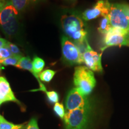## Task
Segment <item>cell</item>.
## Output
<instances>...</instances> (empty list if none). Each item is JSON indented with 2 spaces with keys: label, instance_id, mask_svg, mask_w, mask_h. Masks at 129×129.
Listing matches in <instances>:
<instances>
[{
  "label": "cell",
  "instance_id": "10",
  "mask_svg": "<svg viewBox=\"0 0 129 129\" xmlns=\"http://www.w3.org/2000/svg\"><path fill=\"white\" fill-rule=\"evenodd\" d=\"M110 4L108 0H98L92 8L83 12L82 19L85 21H88L98 18L101 16L102 17L107 16L109 13Z\"/></svg>",
  "mask_w": 129,
  "mask_h": 129
},
{
  "label": "cell",
  "instance_id": "18",
  "mask_svg": "<svg viewBox=\"0 0 129 129\" xmlns=\"http://www.w3.org/2000/svg\"><path fill=\"white\" fill-rule=\"evenodd\" d=\"M30 0H10L13 6L18 12H22L27 7Z\"/></svg>",
  "mask_w": 129,
  "mask_h": 129
},
{
  "label": "cell",
  "instance_id": "14",
  "mask_svg": "<svg viewBox=\"0 0 129 129\" xmlns=\"http://www.w3.org/2000/svg\"><path fill=\"white\" fill-rule=\"evenodd\" d=\"M112 28V27L111 25L109 17L107 16L105 17H103V18L102 19L99 24V27L98 28V30L99 32L105 35Z\"/></svg>",
  "mask_w": 129,
  "mask_h": 129
},
{
  "label": "cell",
  "instance_id": "20",
  "mask_svg": "<svg viewBox=\"0 0 129 129\" xmlns=\"http://www.w3.org/2000/svg\"><path fill=\"white\" fill-rule=\"evenodd\" d=\"M46 94V96L47 97V99L52 104H55L56 103H57L59 100V95L55 91H47L46 90L44 91Z\"/></svg>",
  "mask_w": 129,
  "mask_h": 129
},
{
  "label": "cell",
  "instance_id": "26",
  "mask_svg": "<svg viewBox=\"0 0 129 129\" xmlns=\"http://www.w3.org/2000/svg\"><path fill=\"white\" fill-rule=\"evenodd\" d=\"M4 69V67H3L2 64L0 63V71H1L3 70Z\"/></svg>",
  "mask_w": 129,
  "mask_h": 129
},
{
  "label": "cell",
  "instance_id": "23",
  "mask_svg": "<svg viewBox=\"0 0 129 129\" xmlns=\"http://www.w3.org/2000/svg\"><path fill=\"white\" fill-rule=\"evenodd\" d=\"M26 129H40L38 127L37 121L35 118H32L28 122Z\"/></svg>",
  "mask_w": 129,
  "mask_h": 129
},
{
  "label": "cell",
  "instance_id": "4",
  "mask_svg": "<svg viewBox=\"0 0 129 129\" xmlns=\"http://www.w3.org/2000/svg\"><path fill=\"white\" fill-rule=\"evenodd\" d=\"M91 108H80L67 111L63 118L65 129H86Z\"/></svg>",
  "mask_w": 129,
  "mask_h": 129
},
{
  "label": "cell",
  "instance_id": "21",
  "mask_svg": "<svg viewBox=\"0 0 129 129\" xmlns=\"http://www.w3.org/2000/svg\"><path fill=\"white\" fill-rule=\"evenodd\" d=\"M12 55V53L7 46V44H6V46H4L0 49V60L7 59V58L10 57Z\"/></svg>",
  "mask_w": 129,
  "mask_h": 129
},
{
  "label": "cell",
  "instance_id": "12",
  "mask_svg": "<svg viewBox=\"0 0 129 129\" xmlns=\"http://www.w3.org/2000/svg\"><path fill=\"white\" fill-rule=\"evenodd\" d=\"M16 67L18 68L22 69H25V70H27L28 71H29L32 75L35 77V78L37 79L38 81V83L40 84V89L39 90L41 91H44L46 90V87L44 86V85L41 83V81H40L39 78V76L36 75V74L35 73L34 71L33 68H32V61L30 60V57H22L20 59V60H19L18 64H17Z\"/></svg>",
  "mask_w": 129,
  "mask_h": 129
},
{
  "label": "cell",
  "instance_id": "16",
  "mask_svg": "<svg viewBox=\"0 0 129 129\" xmlns=\"http://www.w3.org/2000/svg\"><path fill=\"white\" fill-rule=\"evenodd\" d=\"M56 73V71L51 70V69H46L39 74V78L41 81L45 82V83H49L53 80Z\"/></svg>",
  "mask_w": 129,
  "mask_h": 129
},
{
  "label": "cell",
  "instance_id": "3",
  "mask_svg": "<svg viewBox=\"0 0 129 129\" xmlns=\"http://www.w3.org/2000/svg\"><path fill=\"white\" fill-rule=\"evenodd\" d=\"M74 84L81 93L87 96L96 86L94 73L85 66L75 67L74 74Z\"/></svg>",
  "mask_w": 129,
  "mask_h": 129
},
{
  "label": "cell",
  "instance_id": "24",
  "mask_svg": "<svg viewBox=\"0 0 129 129\" xmlns=\"http://www.w3.org/2000/svg\"><path fill=\"white\" fill-rule=\"evenodd\" d=\"M7 41L6 40H5L4 38H0V49L1 48L3 47L4 46H6V44H7Z\"/></svg>",
  "mask_w": 129,
  "mask_h": 129
},
{
  "label": "cell",
  "instance_id": "7",
  "mask_svg": "<svg viewBox=\"0 0 129 129\" xmlns=\"http://www.w3.org/2000/svg\"><path fill=\"white\" fill-rule=\"evenodd\" d=\"M104 43V48L102 50L112 46L129 47V32L118 28H112L105 34Z\"/></svg>",
  "mask_w": 129,
  "mask_h": 129
},
{
  "label": "cell",
  "instance_id": "11",
  "mask_svg": "<svg viewBox=\"0 0 129 129\" xmlns=\"http://www.w3.org/2000/svg\"><path fill=\"white\" fill-rule=\"evenodd\" d=\"M0 102L1 103L13 102L21 106L22 104L14 96L12 88L5 77L0 75Z\"/></svg>",
  "mask_w": 129,
  "mask_h": 129
},
{
  "label": "cell",
  "instance_id": "9",
  "mask_svg": "<svg viewBox=\"0 0 129 129\" xmlns=\"http://www.w3.org/2000/svg\"><path fill=\"white\" fill-rule=\"evenodd\" d=\"M83 62L86 67L92 71L101 72L103 71L102 65V54H98L94 51L89 44H87V48L83 53Z\"/></svg>",
  "mask_w": 129,
  "mask_h": 129
},
{
  "label": "cell",
  "instance_id": "1",
  "mask_svg": "<svg viewBox=\"0 0 129 129\" xmlns=\"http://www.w3.org/2000/svg\"><path fill=\"white\" fill-rule=\"evenodd\" d=\"M61 25L64 34L75 44H83L87 41V31L84 21L75 13L65 14L62 16Z\"/></svg>",
  "mask_w": 129,
  "mask_h": 129
},
{
  "label": "cell",
  "instance_id": "28",
  "mask_svg": "<svg viewBox=\"0 0 129 129\" xmlns=\"http://www.w3.org/2000/svg\"><path fill=\"white\" fill-rule=\"evenodd\" d=\"M1 104H2V103H1V102H0V105H1Z\"/></svg>",
  "mask_w": 129,
  "mask_h": 129
},
{
  "label": "cell",
  "instance_id": "29",
  "mask_svg": "<svg viewBox=\"0 0 129 129\" xmlns=\"http://www.w3.org/2000/svg\"><path fill=\"white\" fill-rule=\"evenodd\" d=\"M2 1V0H0V1Z\"/></svg>",
  "mask_w": 129,
  "mask_h": 129
},
{
  "label": "cell",
  "instance_id": "25",
  "mask_svg": "<svg viewBox=\"0 0 129 129\" xmlns=\"http://www.w3.org/2000/svg\"><path fill=\"white\" fill-rule=\"evenodd\" d=\"M30 1H31L32 2H34V3H38V2H40V1H44V0H30Z\"/></svg>",
  "mask_w": 129,
  "mask_h": 129
},
{
  "label": "cell",
  "instance_id": "13",
  "mask_svg": "<svg viewBox=\"0 0 129 129\" xmlns=\"http://www.w3.org/2000/svg\"><path fill=\"white\" fill-rule=\"evenodd\" d=\"M32 68L36 75L39 76V74L41 73L44 69L45 66L44 60L43 59L40 58L38 56H35L32 61Z\"/></svg>",
  "mask_w": 129,
  "mask_h": 129
},
{
  "label": "cell",
  "instance_id": "17",
  "mask_svg": "<svg viewBox=\"0 0 129 129\" xmlns=\"http://www.w3.org/2000/svg\"><path fill=\"white\" fill-rule=\"evenodd\" d=\"M22 57H23L22 55H12L10 57L7 58V59L0 60V63L2 65H10L16 67Z\"/></svg>",
  "mask_w": 129,
  "mask_h": 129
},
{
  "label": "cell",
  "instance_id": "5",
  "mask_svg": "<svg viewBox=\"0 0 129 129\" xmlns=\"http://www.w3.org/2000/svg\"><path fill=\"white\" fill-rule=\"evenodd\" d=\"M108 16L112 28L129 32V6L111 4Z\"/></svg>",
  "mask_w": 129,
  "mask_h": 129
},
{
  "label": "cell",
  "instance_id": "22",
  "mask_svg": "<svg viewBox=\"0 0 129 129\" xmlns=\"http://www.w3.org/2000/svg\"><path fill=\"white\" fill-rule=\"evenodd\" d=\"M7 46L9 48V49L10 50L13 55H22V53H21L20 49H19L18 47L16 46V45L7 41Z\"/></svg>",
  "mask_w": 129,
  "mask_h": 129
},
{
  "label": "cell",
  "instance_id": "15",
  "mask_svg": "<svg viewBox=\"0 0 129 129\" xmlns=\"http://www.w3.org/2000/svg\"><path fill=\"white\" fill-rule=\"evenodd\" d=\"M25 127L24 124H14L9 122L4 117L0 120V129H24Z\"/></svg>",
  "mask_w": 129,
  "mask_h": 129
},
{
  "label": "cell",
  "instance_id": "8",
  "mask_svg": "<svg viewBox=\"0 0 129 129\" xmlns=\"http://www.w3.org/2000/svg\"><path fill=\"white\" fill-rule=\"evenodd\" d=\"M67 111L80 108H91V103L87 96L81 93L77 88H72L68 93L65 100Z\"/></svg>",
  "mask_w": 129,
  "mask_h": 129
},
{
  "label": "cell",
  "instance_id": "27",
  "mask_svg": "<svg viewBox=\"0 0 129 129\" xmlns=\"http://www.w3.org/2000/svg\"><path fill=\"white\" fill-rule=\"evenodd\" d=\"M3 116L2 115H0V120H1V118H3Z\"/></svg>",
  "mask_w": 129,
  "mask_h": 129
},
{
  "label": "cell",
  "instance_id": "6",
  "mask_svg": "<svg viewBox=\"0 0 129 129\" xmlns=\"http://www.w3.org/2000/svg\"><path fill=\"white\" fill-rule=\"evenodd\" d=\"M63 60L67 64H81L83 63V54L74 42L67 37H62L61 39Z\"/></svg>",
  "mask_w": 129,
  "mask_h": 129
},
{
  "label": "cell",
  "instance_id": "2",
  "mask_svg": "<svg viewBox=\"0 0 129 129\" xmlns=\"http://www.w3.org/2000/svg\"><path fill=\"white\" fill-rule=\"evenodd\" d=\"M19 12L13 6L10 1H0V26L8 37L15 35L18 29Z\"/></svg>",
  "mask_w": 129,
  "mask_h": 129
},
{
  "label": "cell",
  "instance_id": "19",
  "mask_svg": "<svg viewBox=\"0 0 129 129\" xmlns=\"http://www.w3.org/2000/svg\"><path fill=\"white\" fill-rule=\"evenodd\" d=\"M53 110L55 114L57 115L58 117L60 118L63 119V118L65 115V110H64V108L63 105L62 104L57 102L54 104V107H53Z\"/></svg>",
  "mask_w": 129,
  "mask_h": 129
}]
</instances>
